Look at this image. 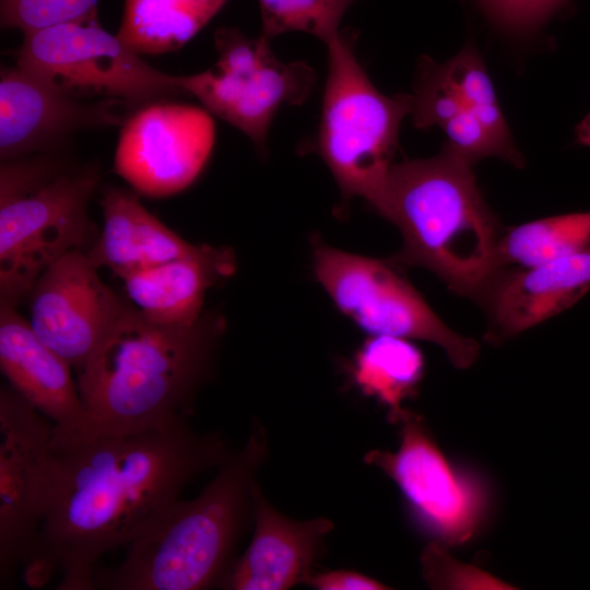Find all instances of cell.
I'll list each match as a JSON object with an SVG mask.
<instances>
[{
  "instance_id": "cell-25",
  "label": "cell",
  "mask_w": 590,
  "mask_h": 590,
  "mask_svg": "<svg viewBox=\"0 0 590 590\" xmlns=\"http://www.w3.org/2000/svg\"><path fill=\"white\" fill-rule=\"evenodd\" d=\"M569 0H480L491 16L514 31H530L550 19Z\"/></svg>"
},
{
  "instance_id": "cell-19",
  "label": "cell",
  "mask_w": 590,
  "mask_h": 590,
  "mask_svg": "<svg viewBox=\"0 0 590 590\" xmlns=\"http://www.w3.org/2000/svg\"><path fill=\"white\" fill-rule=\"evenodd\" d=\"M103 229L86 252L97 268L119 279L192 251L193 245L168 228L128 189L109 186L99 201Z\"/></svg>"
},
{
  "instance_id": "cell-13",
  "label": "cell",
  "mask_w": 590,
  "mask_h": 590,
  "mask_svg": "<svg viewBox=\"0 0 590 590\" xmlns=\"http://www.w3.org/2000/svg\"><path fill=\"white\" fill-rule=\"evenodd\" d=\"M82 250L50 264L30 292V326L38 339L78 370L114 323L122 299L99 278Z\"/></svg>"
},
{
  "instance_id": "cell-26",
  "label": "cell",
  "mask_w": 590,
  "mask_h": 590,
  "mask_svg": "<svg viewBox=\"0 0 590 590\" xmlns=\"http://www.w3.org/2000/svg\"><path fill=\"white\" fill-rule=\"evenodd\" d=\"M307 585L318 590H380L388 589L379 581L351 570H330L309 577Z\"/></svg>"
},
{
  "instance_id": "cell-11",
  "label": "cell",
  "mask_w": 590,
  "mask_h": 590,
  "mask_svg": "<svg viewBox=\"0 0 590 590\" xmlns=\"http://www.w3.org/2000/svg\"><path fill=\"white\" fill-rule=\"evenodd\" d=\"M397 451L371 450L367 464L399 486L417 521L447 544H461L475 532L484 509L481 488L455 472L417 414L405 410Z\"/></svg>"
},
{
  "instance_id": "cell-12",
  "label": "cell",
  "mask_w": 590,
  "mask_h": 590,
  "mask_svg": "<svg viewBox=\"0 0 590 590\" xmlns=\"http://www.w3.org/2000/svg\"><path fill=\"white\" fill-rule=\"evenodd\" d=\"M123 109L130 110L118 99L73 95L16 63L2 68L0 161L58 152L80 131L120 127Z\"/></svg>"
},
{
  "instance_id": "cell-1",
  "label": "cell",
  "mask_w": 590,
  "mask_h": 590,
  "mask_svg": "<svg viewBox=\"0 0 590 590\" xmlns=\"http://www.w3.org/2000/svg\"><path fill=\"white\" fill-rule=\"evenodd\" d=\"M233 452L221 436L196 432L188 417L50 447L37 477L40 524L23 564L25 582L40 588L58 571V590H94L103 554L158 530L185 485Z\"/></svg>"
},
{
  "instance_id": "cell-5",
  "label": "cell",
  "mask_w": 590,
  "mask_h": 590,
  "mask_svg": "<svg viewBox=\"0 0 590 590\" xmlns=\"http://www.w3.org/2000/svg\"><path fill=\"white\" fill-rule=\"evenodd\" d=\"M57 153L1 162L0 304L15 306L50 264L81 250L92 231L87 208L99 172L71 167Z\"/></svg>"
},
{
  "instance_id": "cell-10",
  "label": "cell",
  "mask_w": 590,
  "mask_h": 590,
  "mask_svg": "<svg viewBox=\"0 0 590 590\" xmlns=\"http://www.w3.org/2000/svg\"><path fill=\"white\" fill-rule=\"evenodd\" d=\"M214 141L215 125L205 108L172 99L152 102L127 114L114 169L143 196H173L197 179Z\"/></svg>"
},
{
  "instance_id": "cell-14",
  "label": "cell",
  "mask_w": 590,
  "mask_h": 590,
  "mask_svg": "<svg viewBox=\"0 0 590 590\" xmlns=\"http://www.w3.org/2000/svg\"><path fill=\"white\" fill-rule=\"evenodd\" d=\"M54 425L10 386L0 390V586L14 587L39 526L35 494Z\"/></svg>"
},
{
  "instance_id": "cell-20",
  "label": "cell",
  "mask_w": 590,
  "mask_h": 590,
  "mask_svg": "<svg viewBox=\"0 0 590 590\" xmlns=\"http://www.w3.org/2000/svg\"><path fill=\"white\" fill-rule=\"evenodd\" d=\"M227 0H125L118 38L139 55L180 49Z\"/></svg>"
},
{
  "instance_id": "cell-4",
  "label": "cell",
  "mask_w": 590,
  "mask_h": 590,
  "mask_svg": "<svg viewBox=\"0 0 590 590\" xmlns=\"http://www.w3.org/2000/svg\"><path fill=\"white\" fill-rule=\"evenodd\" d=\"M267 436L252 427L245 446L219 467L192 500H180L158 530L129 545L114 568H97L94 589L200 590L219 586L252 507Z\"/></svg>"
},
{
  "instance_id": "cell-15",
  "label": "cell",
  "mask_w": 590,
  "mask_h": 590,
  "mask_svg": "<svg viewBox=\"0 0 590 590\" xmlns=\"http://www.w3.org/2000/svg\"><path fill=\"white\" fill-rule=\"evenodd\" d=\"M252 540L219 586L233 590H285L307 583L333 523L327 518L298 521L282 515L267 502L257 482L252 486Z\"/></svg>"
},
{
  "instance_id": "cell-3",
  "label": "cell",
  "mask_w": 590,
  "mask_h": 590,
  "mask_svg": "<svg viewBox=\"0 0 590 590\" xmlns=\"http://www.w3.org/2000/svg\"><path fill=\"white\" fill-rule=\"evenodd\" d=\"M472 164L447 145L433 157L393 163L371 208L401 233L394 262L429 270L455 293L481 299L502 267V234Z\"/></svg>"
},
{
  "instance_id": "cell-23",
  "label": "cell",
  "mask_w": 590,
  "mask_h": 590,
  "mask_svg": "<svg viewBox=\"0 0 590 590\" xmlns=\"http://www.w3.org/2000/svg\"><path fill=\"white\" fill-rule=\"evenodd\" d=\"M357 0H259L262 33L275 36L299 31L311 34L326 45L340 34L342 16Z\"/></svg>"
},
{
  "instance_id": "cell-21",
  "label": "cell",
  "mask_w": 590,
  "mask_h": 590,
  "mask_svg": "<svg viewBox=\"0 0 590 590\" xmlns=\"http://www.w3.org/2000/svg\"><path fill=\"white\" fill-rule=\"evenodd\" d=\"M424 374L422 352L409 339L371 335L355 353L351 376L361 392L388 409V420L399 423L404 400L416 394Z\"/></svg>"
},
{
  "instance_id": "cell-9",
  "label": "cell",
  "mask_w": 590,
  "mask_h": 590,
  "mask_svg": "<svg viewBox=\"0 0 590 590\" xmlns=\"http://www.w3.org/2000/svg\"><path fill=\"white\" fill-rule=\"evenodd\" d=\"M217 62L189 75H176L185 95L197 97L204 108L244 132L264 152L269 128L283 105H300L316 82L305 61L283 62L263 36L248 38L237 28L214 33Z\"/></svg>"
},
{
  "instance_id": "cell-6",
  "label": "cell",
  "mask_w": 590,
  "mask_h": 590,
  "mask_svg": "<svg viewBox=\"0 0 590 590\" xmlns=\"http://www.w3.org/2000/svg\"><path fill=\"white\" fill-rule=\"evenodd\" d=\"M357 32L343 30L328 47V76L320 123L305 146L332 173L345 206L354 197L371 206L384 188L399 148L413 95H385L355 55Z\"/></svg>"
},
{
  "instance_id": "cell-17",
  "label": "cell",
  "mask_w": 590,
  "mask_h": 590,
  "mask_svg": "<svg viewBox=\"0 0 590 590\" xmlns=\"http://www.w3.org/2000/svg\"><path fill=\"white\" fill-rule=\"evenodd\" d=\"M590 290V253L576 255L496 274L481 300L489 337L518 334L574 305Z\"/></svg>"
},
{
  "instance_id": "cell-8",
  "label": "cell",
  "mask_w": 590,
  "mask_h": 590,
  "mask_svg": "<svg viewBox=\"0 0 590 590\" xmlns=\"http://www.w3.org/2000/svg\"><path fill=\"white\" fill-rule=\"evenodd\" d=\"M312 246L316 280L335 307L363 331L432 342L457 368L475 362L477 342L447 327L390 262L346 252L320 239Z\"/></svg>"
},
{
  "instance_id": "cell-16",
  "label": "cell",
  "mask_w": 590,
  "mask_h": 590,
  "mask_svg": "<svg viewBox=\"0 0 590 590\" xmlns=\"http://www.w3.org/2000/svg\"><path fill=\"white\" fill-rule=\"evenodd\" d=\"M0 367L10 387L54 423L52 438L69 436L86 421L71 365L8 304H0Z\"/></svg>"
},
{
  "instance_id": "cell-22",
  "label": "cell",
  "mask_w": 590,
  "mask_h": 590,
  "mask_svg": "<svg viewBox=\"0 0 590 590\" xmlns=\"http://www.w3.org/2000/svg\"><path fill=\"white\" fill-rule=\"evenodd\" d=\"M590 253V212L568 213L510 227L498 244L500 266L532 267Z\"/></svg>"
},
{
  "instance_id": "cell-27",
  "label": "cell",
  "mask_w": 590,
  "mask_h": 590,
  "mask_svg": "<svg viewBox=\"0 0 590 590\" xmlns=\"http://www.w3.org/2000/svg\"><path fill=\"white\" fill-rule=\"evenodd\" d=\"M577 142L590 146V113L576 127Z\"/></svg>"
},
{
  "instance_id": "cell-2",
  "label": "cell",
  "mask_w": 590,
  "mask_h": 590,
  "mask_svg": "<svg viewBox=\"0 0 590 590\" xmlns=\"http://www.w3.org/2000/svg\"><path fill=\"white\" fill-rule=\"evenodd\" d=\"M223 330L224 320L215 315L190 326L161 324L122 299L110 329L79 369L86 421L69 436L52 438L50 447L139 433L188 417Z\"/></svg>"
},
{
  "instance_id": "cell-18",
  "label": "cell",
  "mask_w": 590,
  "mask_h": 590,
  "mask_svg": "<svg viewBox=\"0 0 590 590\" xmlns=\"http://www.w3.org/2000/svg\"><path fill=\"white\" fill-rule=\"evenodd\" d=\"M235 270L231 248L197 245L181 257L121 280L128 300L148 319L167 326H190L202 317L206 291Z\"/></svg>"
},
{
  "instance_id": "cell-7",
  "label": "cell",
  "mask_w": 590,
  "mask_h": 590,
  "mask_svg": "<svg viewBox=\"0 0 590 590\" xmlns=\"http://www.w3.org/2000/svg\"><path fill=\"white\" fill-rule=\"evenodd\" d=\"M13 57L68 93L118 99L130 110L185 95L176 75L157 70L107 32L97 13L23 34Z\"/></svg>"
},
{
  "instance_id": "cell-24",
  "label": "cell",
  "mask_w": 590,
  "mask_h": 590,
  "mask_svg": "<svg viewBox=\"0 0 590 590\" xmlns=\"http://www.w3.org/2000/svg\"><path fill=\"white\" fill-rule=\"evenodd\" d=\"M98 0H0L3 27L23 34L73 22L97 13Z\"/></svg>"
}]
</instances>
